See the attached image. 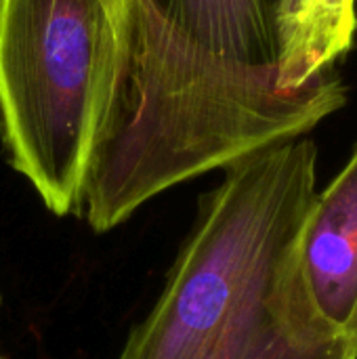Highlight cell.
<instances>
[{"label": "cell", "instance_id": "cell-1", "mask_svg": "<svg viewBox=\"0 0 357 359\" xmlns=\"http://www.w3.org/2000/svg\"><path fill=\"white\" fill-rule=\"evenodd\" d=\"M221 172L116 359H357L303 269L318 145L290 139Z\"/></svg>", "mask_w": 357, "mask_h": 359}, {"label": "cell", "instance_id": "cell-2", "mask_svg": "<svg viewBox=\"0 0 357 359\" xmlns=\"http://www.w3.org/2000/svg\"><path fill=\"white\" fill-rule=\"evenodd\" d=\"M112 57L101 0H0V141L55 217L80 215Z\"/></svg>", "mask_w": 357, "mask_h": 359}, {"label": "cell", "instance_id": "cell-3", "mask_svg": "<svg viewBox=\"0 0 357 359\" xmlns=\"http://www.w3.org/2000/svg\"><path fill=\"white\" fill-rule=\"evenodd\" d=\"M101 4L114 42L112 82L78 215L95 233L213 172L198 97L158 2Z\"/></svg>", "mask_w": 357, "mask_h": 359}, {"label": "cell", "instance_id": "cell-4", "mask_svg": "<svg viewBox=\"0 0 357 359\" xmlns=\"http://www.w3.org/2000/svg\"><path fill=\"white\" fill-rule=\"evenodd\" d=\"M194 84L213 170L337 114L278 90L280 0H158Z\"/></svg>", "mask_w": 357, "mask_h": 359}, {"label": "cell", "instance_id": "cell-5", "mask_svg": "<svg viewBox=\"0 0 357 359\" xmlns=\"http://www.w3.org/2000/svg\"><path fill=\"white\" fill-rule=\"evenodd\" d=\"M356 32V0H280L278 90L339 111L347 86L335 63L351 50Z\"/></svg>", "mask_w": 357, "mask_h": 359}, {"label": "cell", "instance_id": "cell-6", "mask_svg": "<svg viewBox=\"0 0 357 359\" xmlns=\"http://www.w3.org/2000/svg\"><path fill=\"white\" fill-rule=\"evenodd\" d=\"M303 269L322 316L349 339L357 316V145L318 191L303 236Z\"/></svg>", "mask_w": 357, "mask_h": 359}, {"label": "cell", "instance_id": "cell-7", "mask_svg": "<svg viewBox=\"0 0 357 359\" xmlns=\"http://www.w3.org/2000/svg\"><path fill=\"white\" fill-rule=\"evenodd\" d=\"M349 339H351V347H353V353L357 355V316H356V320H353V326H351Z\"/></svg>", "mask_w": 357, "mask_h": 359}, {"label": "cell", "instance_id": "cell-8", "mask_svg": "<svg viewBox=\"0 0 357 359\" xmlns=\"http://www.w3.org/2000/svg\"><path fill=\"white\" fill-rule=\"evenodd\" d=\"M0 307H2V292H0Z\"/></svg>", "mask_w": 357, "mask_h": 359}, {"label": "cell", "instance_id": "cell-9", "mask_svg": "<svg viewBox=\"0 0 357 359\" xmlns=\"http://www.w3.org/2000/svg\"><path fill=\"white\" fill-rule=\"evenodd\" d=\"M156 2H158V0H156Z\"/></svg>", "mask_w": 357, "mask_h": 359}, {"label": "cell", "instance_id": "cell-10", "mask_svg": "<svg viewBox=\"0 0 357 359\" xmlns=\"http://www.w3.org/2000/svg\"><path fill=\"white\" fill-rule=\"evenodd\" d=\"M0 359H2V358H0Z\"/></svg>", "mask_w": 357, "mask_h": 359}]
</instances>
